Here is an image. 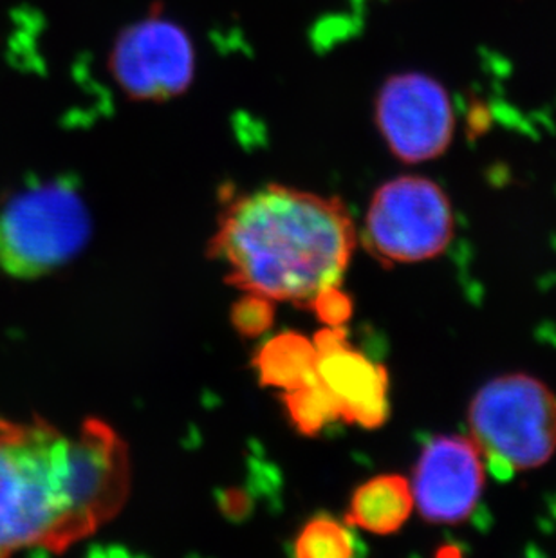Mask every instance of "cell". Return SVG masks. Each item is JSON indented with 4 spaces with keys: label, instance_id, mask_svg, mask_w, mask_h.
Masks as SVG:
<instances>
[{
    "label": "cell",
    "instance_id": "cell-1",
    "mask_svg": "<svg viewBox=\"0 0 556 558\" xmlns=\"http://www.w3.org/2000/svg\"><path fill=\"white\" fill-rule=\"evenodd\" d=\"M131 477L126 442L98 417L65 434L0 414V557L63 554L120 513Z\"/></svg>",
    "mask_w": 556,
    "mask_h": 558
},
{
    "label": "cell",
    "instance_id": "cell-2",
    "mask_svg": "<svg viewBox=\"0 0 556 558\" xmlns=\"http://www.w3.org/2000/svg\"><path fill=\"white\" fill-rule=\"evenodd\" d=\"M354 246L343 201L274 183L226 203L208 255L228 284L310 310L321 291L340 286Z\"/></svg>",
    "mask_w": 556,
    "mask_h": 558
},
{
    "label": "cell",
    "instance_id": "cell-3",
    "mask_svg": "<svg viewBox=\"0 0 556 558\" xmlns=\"http://www.w3.org/2000/svg\"><path fill=\"white\" fill-rule=\"evenodd\" d=\"M468 427L495 475L539 469L556 452V396L528 374H504L479 390Z\"/></svg>",
    "mask_w": 556,
    "mask_h": 558
},
{
    "label": "cell",
    "instance_id": "cell-4",
    "mask_svg": "<svg viewBox=\"0 0 556 558\" xmlns=\"http://www.w3.org/2000/svg\"><path fill=\"white\" fill-rule=\"evenodd\" d=\"M89 235V210L74 185L29 186L0 210V268L15 279H38L78 255Z\"/></svg>",
    "mask_w": 556,
    "mask_h": 558
},
{
    "label": "cell",
    "instance_id": "cell-5",
    "mask_svg": "<svg viewBox=\"0 0 556 558\" xmlns=\"http://www.w3.org/2000/svg\"><path fill=\"white\" fill-rule=\"evenodd\" d=\"M454 211L445 190L423 175H399L379 186L365 219V248L385 264L420 263L445 252Z\"/></svg>",
    "mask_w": 556,
    "mask_h": 558
},
{
    "label": "cell",
    "instance_id": "cell-6",
    "mask_svg": "<svg viewBox=\"0 0 556 558\" xmlns=\"http://www.w3.org/2000/svg\"><path fill=\"white\" fill-rule=\"evenodd\" d=\"M376 125L387 147L403 163L442 158L456 134L450 93L420 71L392 74L376 96Z\"/></svg>",
    "mask_w": 556,
    "mask_h": 558
},
{
    "label": "cell",
    "instance_id": "cell-7",
    "mask_svg": "<svg viewBox=\"0 0 556 558\" xmlns=\"http://www.w3.org/2000/svg\"><path fill=\"white\" fill-rule=\"evenodd\" d=\"M109 68L116 84L132 100H172L194 82V44L176 22L150 16L120 33Z\"/></svg>",
    "mask_w": 556,
    "mask_h": 558
},
{
    "label": "cell",
    "instance_id": "cell-8",
    "mask_svg": "<svg viewBox=\"0 0 556 558\" xmlns=\"http://www.w3.org/2000/svg\"><path fill=\"white\" fill-rule=\"evenodd\" d=\"M414 506L434 524L470 519L484 490V458L472 437L437 436L426 442L412 480Z\"/></svg>",
    "mask_w": 556,
    "mask_h": 558
},
{
    "label": "cell",
    "instance_id": "cell-9",
    "mask_svg": "<svg viewBox=\"0 0 556 558\" xmlns=\"http://www.w3.org/2000/svg\"><path fill=\"white\" fill-rule=\"evenodd\" d=\"M316 374L335 396L341 422L378 428L389 417V373L349 343L346 326L324 327L313 338Z\"/></svg>",
    "mask_w": 556,
    "mask_h": 558
},
{
    "label": "cell",
    "instance_id": "cell-10",
    "mask_svg": "<svg viewBox=\"0 0 556 558\" xmlns=\"http://www.w3.org/2000/svg\"><path fill=\"white\" fill-rule=\"evenodd\" d=\"M414 510V496L403 475H378L352 494L347 522L376 535H390L403 527Z\"/></svg>",
    "mask_w": 556,
    "mask_h": 558
},
{
    "label": "cell",
    "instance_id": "cell-11",
    "mask_svg": "<svg viewBox=\"0 0 556 558\" xmlns=\"http://www.w3.org/2000/svg\"><path fill=\"white\" fill-rule=\"evenodd\" d=\"M253 365L266 387L297 389L316 376L315 343L300 332H280L264 343Z\"/></svg>",
    "mask_w": 556,
    "mask_h": 558
},
{
    "label": "cell",
    "instance_id": "cell-12",
    "mask_svg": "<svg viewBox=\"0 0 556 558\" xmlns=\"http://www.w3.org/2000/svg\"><path fill=\"white\" fill-rule=\"evenodd\" d=\"M282 400L294 428L304 436H316L327 423L341 420L340 405L318 374L307 384L286 390Z\"/></svg>",
    "mask_w": 556,
    "mask_h": 558
},
{
    "label": "cell",
    "instance_id": "cell-13",
    "mask_svg": "<svg viewBox=\"0 0 556 558\" xmlns=\"http://www.w3.org/2000/svg\"><path fill=\"white\" fill-rule=\"evenodd\" d=\"M354 548L352 533L327 515L311 519L294 541V555L300 558H349Z\"/></svg>",
    "mask_w": 556,
    "mask_h": 558
},
{
    "label": "cell",
    "instance_id": "cell-14",
    "mask_svg": "<svg viewBox=\"0 0 556 558\" xmlns=\"http://www.w3.org/2000/svg\"><path fill=\"white\" fill-rule=\"evenodd\" d=\"M275 302L266 296L246 293L231 310V322L242 337H261L275 322Z\"/></svg>",
    "mask_w": 556,
    "mask_h": 558
},
{
    "label": "cell",
    "instance_id": "cell-15",
    "mask_svg": "<svg viewBox=\"0 0 556 558\" xmlns=\"http://www.w3.org/2000/svg\"><path fill=\"white\" fill-rule=\"evenodd\" d=\"M310 310L324 326L343 327L352 316L351 296L343 293L338 286H331L315 296Z\"/></svg>",
    "mask_w": 556,
    "mask_h": 558
}]
</instances>
